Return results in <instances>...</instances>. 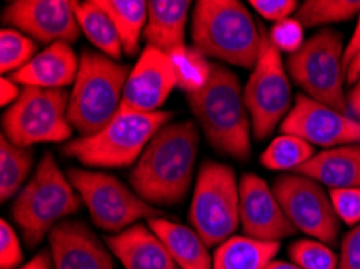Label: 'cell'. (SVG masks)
I'll return each mask as SVG.
<instances>
[{
  "instance_id": "cell-1",
  "label": "cell",
  "mask_w": 360,
  "mask_h": 269,
  "mask_svg": "<svg viewBox=\"0 0 360 269\" xmlns=\"http://www.w3.org/2000/svg\"><path fill=\"white\" fill-rule=\"evenodd\" d=\"M199 150L193 122H170L154 136L129 174L133 190L152 206L176 205L188 195Z\"/></svg>"
},
{
  "instance_id": "cell-2",
  "label": "cell",
  "mask_w": 360,
  "mask_h": 269,
  "mask_svg": "<svg viewBox=\"0 0 360 269\" xmlns=\"http://www.w3.org/2000/svg\"><path fill=\"white\" fill-rule=\"evenodd\" d=\"M188 103L210 145L223 155L250 158L252 122L238 74L225 65L212 63L204 89L188 94Z\"/></svg>"
},
{
  "instance_id": "cell-3",
  "label": "cell",
  "mask_w": 360,
  "mask_h": 269,
  "mask_svg": "<svg viewBox=\"0 0 360 269\" xmlns=\"http://www.w3.org/2000/svg\"><path fill=\"white\" fill-rule=\"evenodd\" d=\"M194 47L205 57L254 70L262 48V31L238 0H199L191 21Z\"/></svg>"
},
{
  "instance_id": "cell-4",
  "label": "cell",
  "mask_w": 360,
  "mask_h": 269,
  "mask_svg": "<svg viewBox=\"0 0 360 269\" xmlns=\"http://www.w3.org/2000/svg\"><path fill=\"white\" fill-rule=\"evenodd\" d=\"M131 70L94 51H83L73 91L68 119L81 137L94 136L117 117Z\"/></svg>"
},
{
  "instance_id": "cell-5",
  "label": "cell",
  "mask_w": 360,
  "mask_h": 269,
  "mask_svg": "<svg viewBox=\"0 0 360 269\" xmlns=\"http://www.w3.org/2000/svg\"><path fill=\"white\" fill-rule=\"evenodd\" d=\"M79 206V194L75 192L68 176L58 168L52 153L46 152L34 174L16 195L12 216L26 245L34 249L58 223L75 215Z\"/></svg>"
},
{
  "instance_id": "cell-6",
  "label": "cell",
  "mask_w": 360,
  "mask_h": 269,
  "mask_svg": "<svg viewBox=\"0 0 360 269\" xmlns=\"http://www.w3.org/2000/svg\"><path fill=\"white\" fill-rule=\"evenodd\" d=\"M173 113H118L105 128L94 136L78 137L62 147L63 155L91 168H124L139 160L147 144Z\"/></svg>"
},
{
  "instance_id": "cell-7",
  "label": "cell",
  "mask_w": 360,
  "mask_h": 269,
  "mask_svg": "<svg viewBox=\"0 0 360 269\" xmlns=\"http://www.w3.org/2000/svg\"><path fill=\"white\" fill-rule=\"evenodd\" d=\"M345 47L341 32L325 27L305 41L296 53L289 55L286 62L289 78L305 96L341 113L349 110Z\"/></svg>"
},
{
  "instance_id": "cell-8",
  "label": "cell",
  "mask_w": 360,
  "mask_h": 269,
  "mask_svg": "<svg viewBox=\"0 0 360 269\" xmlns=\"http://www.w3.org/2000/svg\"><path fill=\"white\" fill-rule=\"evenodd\" d=\"M189 223L207 247H218L241 226L239 223V184L228 164L205 162L195 179Z\"/></svg>"
},
{
  "instance_id": "cell-9",
  "label": "cell",
  "mask_w": 360,
  "mask_h": 269,
  "mask_svg": "<svg viewBox=\"0 0 360 269\" xmlns=\"http://www.w3.org/2000/svg\"><path fill=\"white\" fill-rule=\"evenodd\" d=\"M68 107L70 94L65 89L23 87L18 100L5 110L4 136L21 147L67 142L73 134Z\"/></svg>"
},
{
  "instance_id": "cell-10",
  "label": "cell",
  "mask_w": 360,
  "mask_h": 269,
  "mask_svg": "<svg viewBox=\"0 0 360 269\" xmlns=\"http://www.w3.org/2000/svg\"><path fill=\"white\" fill-rule=\"evenodd\" d=\"M68 179L86 203L87 211L97 228L108 232H122L136 221L159 218V208L149 205L115 176L72 168Z\"/></svg>"
},
{
  "instance_id": "cell-11",
  "label": "cell",
  "mask_w": 360,
  "mask_h": 269,
  "mask_svg": "<svg viewBox=\"0 0 360 269\" xmlns=\"http://www.w3.org/2000/svg\"><path fill=\"white\" fill-rule=\"evenodd\" d=\"M255 139L264 140L281 126L292 108L291 81L283 67L280 51L271 44L269 31L262 29V48L248 84L244 87Z\"/></svg>"
},
{
  "instance_id": "cell-12",
  "label": "cell",
  "mask_w": 360,
  "mask_h": 269,
  "mask_svg": "<svg viewBox=\"0 0 360 269\" xmlns=\"http://www.w3.org/2000/svg\"><path fill=\"white\" fill-rule=\"evenodd\" d=\"M271 189L294 228L326 245L338 242L341 219L323 185L294 173L280 176Z\"/></svg>"
},
{
  "instance_id": "cell-13",
  "label": "cell",
  "mask_w": 360,
  "mask_h": 269,
  "mask_svg": "<svg viewBox=\"0 0 360 269\" xmlns=\"http://www.w3.org/2000/svg\"><path fill=\"white\" fill-rule=\"evenodd\" d=\"M283 134L297 136L310 145L326 148L360 144V122L320 103L305 94L296 102L280 126Z\"/></svg>"
},
{
  "instance_id": "cell-14",
  "label": "cell",
  "mask_w": 360,
  "mask_h": 269,
  "mask_svg": "<svg viewBox=\"0 0 360 269\" xmlns=\"http://www.w3.org/2000/svg\"><path fill=\"white\" fill-rule=\"evenodd\" d=\"M2 21L37 44L78 41L79 25L75 2L68 0H13L4 10Z\"/></svg>"
},
{
  "instance_id": "cell-15",
  "label": "cell",
  "mask_w": 360,
  "mask_h": 269,
  "mask_svg": "<svg viewBox=\"0 0 360 269\" xmlns=\"http://www.w3.org/2000/svg\"><path fill=\"white\" fill-rule=\"evenodd\" d=\"M178 86L170 55L146 46L131 70L118 113H155Z\"/></svg>"
},
{
  "instance_id": "cell-16",
  "label": "cell",
  "mask_w": 360,
  "mask_h": 269,
  "mask_svg": "<svg viewBox=\"0 0 360 269\" xmlns=\"http://www.w3.org/2000/svg\"><path fill=\"white\" fill-rule=\"evenodd\" d=\"M239 223L250 239L280 242L296 234L274 189L257 174L248 173L239 181Z\"/></svg>"
},
{
  "instance_id": "cell-17",
  "label": "cell",
  "mask_w": 360,
  "mask_h": 269,
  "mask_svg": "<svg viewBox=\"0 0 360 269\" xmlns=\"http://www.w3.org/2000/svg\"><path fill=\"white\" fill-rule=\"evenodd\" d=\"M53 269H115L110 251L81 221L65 219L49 234Z\"/></svg>"
},
{
  "instance_id": "cell-18",
  "label": "cell",
  "mask_w": 360,
  "mask_h": 269,
  "mask_svg": "<svg viewBox=\"0 0 360 269\" xmlns=\"http://www.w3.org/2000/svg\"><path fill=\"white\" fill-rule=\"evenodd\" d=\"M79 70V57L72 44L56 42L36 55L25 68L10 78L25 87L39 89H65L75 84Z\"/></svg>"
},
{
  "instance_id": "cell-19",
  "label": "cell",
  "mask_w": 360,
  "mask_h": 269,
  "mask_svg": "<svg viewBox=\"0 0 360 269\" xmlns=\"http://www.w3.org/2000/svg\"><path fill=\"white\" fill-rule=\"evenodd\" d=\"M105 242L124 269H178L159 235L143 224L108 235Z\"/></svg>"
},
{
  "instance_id": "cell-20",
  "label": "cell",
  "mask_w": 360,
  "mask_h": 269,
  "mask_svg": "<svg viewBox=\"0 0 360 269\" xmlns=\"http://www.w3.org/2000/svg\"><path fill=\"white\" fill-rule=\"evenodd\" d=\"M294 173L307 176L330 190L360 188V144L326 148Z\"/></svg>"
},
{
  "instance_id": "cell-21",
  "label": "cell",
  "mask_w": 360,
  "mask_h": 269,
  "mask_svg": "<svg viewBox=\"0 0 360 269\" xmlns=\"http://www.w3.org/2000/svg\"><path fill=\"white\" fill-rule=\"evenodd\" d=\"M191 12L189 0H150L147 2V25L144 37L147 46L165 53L184 47L186 26Z\"/></svg>"
},
{
  "instance_id": "cell-22",
  "label": "cell",
  "mask_w": 360,
  "mask_h": 269,
  "mask_svg": "<svg viewBox=\"0 0 360 269\" xmlns=\"http://www.w3.org/2000/svg\"><path fill=\"white\" fill-rule=\"evenodd\" d=\"M149 228L159 235L170 251L173 261L181 269H214L209 247L193 228L165 218L149 219Z\"/></svg>"
},
{
  "instance_id": "cell-23",
  "label": "cell",
  "mask_w": 360,
  "mask_h": 269,
  "mask_svg": "<svg viewBox=\"0 0 360 269\" xmlns=\"http://www.w3.org/2000/svg\"><path fill=\"white\" fill-rule=\"evenodd\" d=\"M280 242L250 239L248 235H233L217 247L214 269H265L274 261Z\"/></svg>"
},
{
  "instance_id": "cell-24",
  "label": "cell",
  "mask_w": 360,
  "mask_h": 269,
  "mask_svg": "<svg viewBox=\"0 0 360 269\" xmlns=\"http://www.w3.org/2000/svg\"><path fill=\"white\" fill-rule=\"evenodd\" d=\"M75 13L79 29L92 46L112 60L122 58L123 44L115 25L108 13L101 7L99 0L75 2Z\"/></svg>"
},
{
  "instance_id": "cell-25",
  "label": "cell",
  "mask_w": 360,
  "mask_h": 269,
  "mask_svg": "<svg viewBox=\"0 0 360 269\" xmlns=\"http://www.w3.org/2000/svg\"><path fill=\"white\" fill-rule=\"evenodd\" d=\"M101 7L115 25L123 51L134 57L139 51V39L147 25V2L144 0H99Z\"/></svg>"
},
{
  "instance_id": "cell-26",
  "label": "cell",
  "mask_w": 360,
  "mask_h": 269,
  "mask_svg": "<svg viewBox=\"0 0 360 269\" xmlns=\"http://www.w3.org/2000/svg\"><path fill=\"white\" fill-rule=\"evenodd\" d=\"M34 157L30 147L16 145L2 134L0 137V197L2 202L13 199L31 173Z\"/></svg>"
},
{
  "instance_id": "cell-27",
  "label": "cell",
  "mask_w": 360,
  "mask_h": 269,
  "mask_svg": "<svg viewBox=\"0 0 360 269\" xmlns=\"http://www.w3.org/2000/svg\"><path fill=\"white\" fill-rule=\"evenodd\" d=\"M315 155L314 145L297 136L281 134L262 152L260 163L271 171H297Z\"/></svg>"
},
{
  "instance_id": "cell-28",
  "label": "cell",
  "mask_w": 360,
  "mask_h": 269,
  "mask_svg": "<svg viewBox=\"0 0 360 269\" xmlns=\"http://www.w3.org/2000/svg\"><path fill=\"white\" fill-rule=\"evenodd\" d=\"M360 15V0H305L299 5L296 18L304 27L342 23Z\"/></svg>"
},
{
  "instance_id": "cell-29",
  "label": "cell",
  "mask_w": 360,
  "mask_h": 269,
  "mask_svg": "<svg viewBox=\"0 0 360 269\" xmlns=\"http://www.w3.org/2000/svg\"><path fill=\"white\" fill-rule=\"evenodd\" d=\"M168 55L172 58L179 89H183L186 94H194L204 89L210 78L212 68V63L207 62L204 53H200L194 46H184Z\"/></svg>"
},
{
  "instance_id": "cell-30",
  "label": "cell",
  "mask_w": 360,
  "mask_h": 269,
  "mask_svg": "<svg viewBox=\"0 0 360 269\" xmlns=\"http://www.w3.org/2000/svg\"><path fill=\"white\" fill-rule=\"evenodd\" d=\"M37 44L13 27L0 31V73H16L37 55Z\"/></svg>"
},
{
  "instance_id": "cell-31",
  "label": "cell",
  "mask_w": 360,
  "mask_h": 269,
  "mask_svg": "<svg viewBox=\"0 0 360 269\" xmlns=\"http://www.w3.org/2000/svg\"><path fill=\"white\" fill-rule=\"evenodd\" d=\"M289 256L301 269H338L340 256L320 240L301 239L289 247Z\"/></svg>"
},
{
  "instance_id": "cell-32",
  "label": "cell",
  "mask_w": 360,
  "mask_h": 269,
  "mask_svg": "<svg viewBox=\"0 0 360 269\" xmlns=\"http://www.w3.org/2000/svg\"><path fill=\"white\" fill-rule=\"evenodd\" d=\"M269 37L278 51L296 53L304 46V26L296 18H288L275 23L269 31Z\"/></svg>"
},
{
  "instance_id": "cell-33",
  "label": "cell",
  "mask_w": 360,
  "mask_h": 269,
  "mask_svg": "<svg viewBox=\"0 0 360 269\" xmlns=\"http://www.w3.org/2000/svg\"><path fill=\"white\" fill-rule=\"evenodd\" d=\"M330 199L338 218L349 226L360 223V188L331 189Z\"/></svg>"
},
{
  "instance_id": "cell-34",
  "label": "cell",
  "mask_w": 360,
  "mask_h": 269,
  "mask_svg": "<svg viewBox=\"0 0 360 269\" xmlns=\"http://www.w3.org/2000/svg\"><path fill=\"white\" fill-rule=\"evenodd\" d=\"M23 249L18 234L5 219L0 221V269H18L23 263Z\"/></svg>"
},
{
  "instance_id": "cell-35",
  "label": "cell",
  "mask_w": 360,
  "mask_h": 269,
  "mask_svg": "<svg viewBox=\"0 0 360 269\" xmlns=\"http://www.w3.org/2000/svg\"><path fill=\"white\" fill-rule=\"evenodd\" d=\"M250 5L262 18L274 21V23L288 20L299 8L297 2L294 0H250Z\"/></svg>"
},
{
  "instance_id": "cell-36",
  "label": "cell",
  "mask_w": 360,
  "mask_h": 269,
  "mask_svg": "<svg viewBox=\"0 0 360 269\" xmlns=\"http://www.w3.org/2000/svg\"><path fill=\"white\" fill-rule=\"evenodd\" d=\"M338 269H360V223L342 239Z\"/></svg>"
},
{
  "instance_id": "cell-37",
  "label": "cell",
  "mask_w": 360,
  "mask_h": 269,
  "mask_svg": "<svg viewBox=\"0 0 360 269\" xmlns=\"http://www.w3.org/2000/svg\"><path fill=\"white\" fill-rule=\"evenodd\" d=\"M21 91L23 89H20L18 82H15L12 78L0 79V105L12 107L13 103L20 98Z\"/></svg>"
},
{
  "instance_id": "cell-38",
  "label": "cell",
  "mask_w": 360,
  "mask_h": 269,
  "mask_svg": "<svg viewBox=\"0 0 360 269\" xmlns=\"http://www.w3.org/2000/svg\"><path fill=\"white\" fill-rule=\"evenodd\" d=\"M360 52V16L357 20V25L354 27V32L351 36V39L346 44L345 47V68H347V65L356 58V55Z\"/></svg>"
},
{
  "instance_id": "cell-39",
  "label": "cell",
  "mask_w": 360,
  "mask_h": 269,
  "mask_svg": "<svg viewBox=\"0 0 360 269\" xmlns=\"http://www.w3.org/2000/svg\"><path fill=\"white\" fill-rule=\"evenodd\" d=\"M18 269H53V261L51 250H42L34 258H31L28 263H25L23 266Z\"/></svg>"
},
{
  "instance_id": "cell-40",
  "label": "cell",
  "mask_w": 360,
  "mask_h": 269,
  "mask_svg": "<svg viewBox=\"0 0 360 269\" xmlns=\"http://www.w3.org/2000/svg\"><path fill=\"white\" fill-rule=\"evenodd\" d=\"M347 108L356 114V118L360 122V79L347 92Z\"/></svg>"
},
{
  "instance_id": "cell-41",
  "label": "cell",
  "mask_w": 360,
  "mask_h": 269,
  "mask_svg": "<svg viewBox=\"0 0 360 269\" xmlns=\"http://www.w3.org/2000/svg\"><path fill=\"white\" fill-rule=\"evenodd\" d=\"M360 79V52L356 55V58L347 65L346 68V82L354 86Z\"/></svg>"
},
{
  "instance_id": "cell-42",
  "label": "cell",
  "mask_w": 360,
  "mask_h": 269,
  "mask_svg": "<svg viewBox=\"0 0 360 269\" xmlns=\"http://www.w3.org/2000/svg\"><path fill=\"white\" fill-rule=\"evenodd\" d=\"M265 269H301L297 265H294V263H288V261H278V260H274L270 263L269 266H266Z\"/></svg>"
}]
</instances>
